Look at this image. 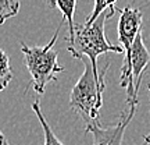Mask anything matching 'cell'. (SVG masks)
<instances>
[{"instance_id": "obj_1", "label": "cell", "mask_w": 150, "mask_h": 145, "mask_svg": "<svg viewBox=\"0 0 150 145\" xmlns=\"http://www.w3.org/2000/svg\"><path fill=\"white\" fill-rule=\"evenodd\" d=\"M117 11L106 10L97 17L92 24H83V25H78L75 24L74 35L70 39H65L68 46L67 50L71 53L74 59H82L86 57L89 59L93 69V73L96 75L102 74V70H99V64H97V57L100 54L108 53V52H114V53H124L122 46L118 45H111L106 38L104 34V25L108 18H111Z\"/></svg>"}, {"instance_id": "obj_2", "label": "cell", "mask_w": 150, "mask_h": 145, "mask_svg": "<svg viewBox=\"0 0 150 145\" xmlns=\"http://www.w3.org/2000/svg\"><path fill=\"white\" fill-rule=\"evenodd\" d=\"M83 63V73L78 82L74 85L70 95V108L79 116L86 126L97 123L100 120V109L103 106V92L106 89L104 77L110 67V61H106L100 75L93 73L89 59H79Z\"/></svg>"}, {"instance_id": "obj_3", "label": "cell", "mask_w": 150, "mask_h": 145, "mask_svg": "<svg viewBox=\"0 0 150 145\" xmlns=\"http://www.w3.org/2000/svg\"><path fill=\"white\" fill-rule=\"evenodd\" d=\"M63 20L59 24L53 38L50 42L43 46H28L21 42V52L24 54V63L28 73L31 75V85L38 95L45 94V88L47 84L57 81V74L64 71V67L59 64L57 56L59 53L53 49L56 41L59 38V32L63 25Z\"/></svg>"}, {"instance_id": "obj_4", "label": "cell", "mask_w": 150, "mask_h": 145, "mask_svg": "<svg viewBox=\"0 0 150 145\" xmlns=\"http://www.w3.org/2000/svg\"><path fill=\"white\" fill-rule=\"evenodd\" d=\"M124 61L121 67V81L120 85L127 91V105H138L140 82L143 73L150 63V53L143 41L142 32L136 36L132 48L128 53H124Z\"/></svg>"}, {"instance_id": "obj_5", "label": "cell", "mask_w": 150, "mask_h": 145, "mask_svg": "<svg viewBox=\"0 0 150 145\" xmlns=\"http://www.w3.org/2000/svg\"><path fill=\"white\" fill-rule=\"evenodd\" d=\"M138 105L129 106V110H124L115 124L102 126L100 121L86 126L85 133H91L93 135V145H122L125 130L134 119Z\"/></svg>"}, {"instance_id": "obj_6", "label": "cell", "mask_w": 150, "mask_h": 145, "mask_svg": "<svg viewBox=\"0 0 150 145\" xmlns=\"http://www.w3.org/2000/svg\"><path fill=\"white\" fill-rule=\"evenodd\" d=\"M120 11L118 20V41L124 49V53H128L136 36L142 32V18L143 13L142 9L134 7H124Z\"/></svg>"}, {"instance_id": "obj_7", "label": "cell", "mask_w": 150, "mask_h": 145, "mask_svg": "<svg viewBox=\"0 0 150 145\" xmlns=\"http://www.w3.org/2000/svg\"><path fill=\"white\" fill-rule=\"evenodd\" d=\"M50 7H56L61 11L63 14V21L67 22L68 25V35L65 39H70L74 35L75 29V21H74V14H75V7H76V0H49Z\"/></svg>"}, {"instance_id": "obj_8", "label": "cell", "mask_w": 150, "mask_h": 145, "mask_svg": "<svg viewBox=\"0 0 150 145\" xmlns=\"http://www.w3.org/2000/svg\"><path fill=\"white\" fill-rule=\"evenodd\" d=\"M32 110L35 112V114H36L38 120L40 121V126H42L43 129V135H45V145H64L61 141L56 137V134L53 133V130H52V127L49 126L47 120H46V117H45V114H43L42 109H40V103H39V101H35V102H32Z\"/></svg>"}, {"instance_id": "obj_9", "label": "cell", "mask_w": 150, "mask_h": 145, "mask_svg": "<svg viewBox=\"0 0 150 145\" xmlns=\"http://www.w3.org/2000/svg\"><path fill=\"white\" fill-rule=\"evenodd\" d=\"M14 78V73L11 69L10 57L3 49L0 48V92L4 91Z\"/></svg>"}, {"instance_id": "obj_10", "label": "cell", "mask_w": 150, "mask_h": 145, "mask_svg": "<svg viewBox=\"0 0 150 145\" xmlns=\"http://www.w3.org/2000/svg\"><path fill=\"white\" fill-rule=\"evenodd\" d=\"M20 6L21 0H0V25L11 17H16L20 11Z\"/></svg>"}, {"instance_id": "obj_11", "label": "cell", "mask_w": 150, "mask_h": 145, "mask_svg": "<svg viewBox=\"0 0 150 145\" xmlns=\"http://www.w3.org/2000/svg\"><path fill=\"white\" fill-rule=\"evenodd\" d=\"M117 0H95V6H93V10H92L91 16L86 18L85 24H92V22L96 20L97 17L100 16L102 13H104L106 10H111V11H118V9L115 7Z\"/></svg>"}, {"instance_id": "obj_12", "label": "cell", "mask_w": 150, "mask_h": 145, "mask_svg": "<svg viewBox=\"0 0 150 145\" xmlns=\"http://www.w3.org/2000/svg\"><path fill=\"white\" fill-rule=\"evenodd\" d=\"M0 145H10V142L6 138V135L3 134V131H0Z\"/></svg>"}, {"instance_id": "obj_13", "label": "cell", "mask_w": 150, "mask_h": 145, "mask_svg": "<svg viewBox=\"0 0 150 145\" xmlns=\"http://www.w3.org/2000/svg\"><path fill=\"white\" fill-rule=\"evenodd\" d=\"M143 141H145V145H150V134H146L143 137Z\"/></svg>"}, {"instance_id": "obj_14", "label": "cell", "mask_w": 150, "mask_h": 145, "mask_svg": "<svg viewBox=\"0 0 150 145\" xmlns=\"http://www.w3.org/2000/svg\"><path fill=\"white\" fill-rule=\"evenodd\" d=\"M147 88H149V92H150V84H149V85H147Z\"/></svg>"}]
</instances>
